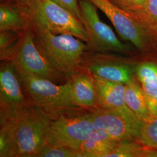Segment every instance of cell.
Returning <instances> with one entry per match:
<instances>
[{"label": "cell", "mask_w": 157, "mask_h": 157, "mask_svg": "<svg viewBox=\"0 0 157 157\" xmlns=\"http://www.w3.org/2000/svg\"><path fill=\"white\" fill-rule=\"evenodd\" d=\"M108 157H157V150L140 141L119 142Z\"/></svg>", "instance_id": "18"}, {"label": "cell", "mask_w": 157, "mask_h": 157, "mask_svg": "<svg viewBox=\"0 0 157 157\" xmlns=\"http://www.w3.org/2000/svg\"><path fill=\"white\" fill-rule=\"evenodd\" d=\"M19 76L29 106L43 113L50 120L66 112L82 109L76 107L71 100V80L63 84H58L47 78Z\"/></svg>", "instance_id": "3"}, {"label": "cell", "mask_w": 157, "mask_h": 157, "mask_svg": "<svg viewBox=\"0 0 157 157\" xmlns=\"http://www.w3.org/2000/svg\"><path fill=\"white\" fill-rule=\"evenodd\" d=\"M35 157H84V155L79 150L45 144Z\"/></svg>", "instance_id": "22"}, {"label": "cell", "mask_w": 157, "mask_h": 157, "mask_svg": "<svg viewBox=\"0 0 157 157\" xmlns=\"http://www.w3.org/2000/svg\"><path fill=\"white\" fill-rule=\"evenodd\" d=\"M1 2H12L20 4L30 7L33 0H0Z\"/></svg>", "instance_id": "26"}, {"label": "cell", "mask_w": 157, "mask_h": 157, "mask_svg": "<svg viewBox=\"0 0 157 157\" xmlns=\"http://www.w3.org/2000/svg\"><path fill=\"white\" fill-rule=\"evenodd\" d=\"M91 76L96 91L97 108L129 109L124 102L125 84Z\"/></svg>", "instance_id": "14"}, {"label": "cell", "mask_w": 157, "mask_h": 157, "mask_svg": "<svg viewBox=\"0 0 157 157\" xmlns=\"http://www.w3.org/2000/svg\"><path fill=\"white\" fill-rule=\"evenodd\" d=\"M70 94L76 107L91 111L97 108V96L92 76L81 72L71 80Z\"/></svg>", "instance_id": "15"}, {"label": "cell", "mask_w": 157, "mask_h": 157, "mask_svg": "<svg viewBox=\"0 0 157 157\" xmlns=\"http://www.w3.org/2000/svg\"><path fill=\"white\" fill-rule=\"evenodd\" d=\"M124 102L127 107L142 121L151 118L142 86L136 76L125 84Z\"/></svg>", "instance_id": "17"}, {"label": "cell", "mask_w": 157, "mask_h": 157, "mask_svg": "<svg viewBox=\"0 0 157 157\" xmlns=\"http://www.w3.org/2000/svg\"><path fill=\"white\" fill-rule=\"evenodd\" d=\"M112 23L120 37L133 45L141 57H157V29L109 0H89Z\"/></svg>", "instance_id": "2"}, {"label": "cell", "mask_w": 157, "mask_h": 157, "mask_svg": "<svg viewBox=\"0 0 157 157\" xmlns=\"http://www.w3.org/2000/svg\"><path fill=\"white\" fill-rule=\"evenodd\" d=\"M33 25L56 34H71L86 43L88 34L81 21L52 0H33L30 6Z\"/></svg>", "instance_id": "6"}, {"label": "cell", "mask_w": 157, "mask_h": 157, "mask_svg": "<svg viewBox=\"0 0 157 157\" xmlns=\"http://www.w3.org/2000/svg\"><path fill=\"white\" fill-rule=\"evenodd\" d=\"M91 112L95 129L119 142L139 140L143 121L129 109L96 108Z\"/></svg>", "instance_id": "10"}, {"label": "cell", "mask_w": 157, "mask_h": 157, "mask_svg": "<svg viewBox=\"0 0 157 157\" xmlns=\"http://www.w3.org/2000/svg\"><path fill=\"white\" fill-rule=\"evenodd\" d=\"M151 117L157 116V57H141L136 69Z\"/></svg>", "instance_id": "12"}, {"label": "cell", "mask_w": 157, "mask_h": 157, "mask_svg": "<svg viewBox=\"0 0 157 157\" xmlns=\"http://www.w3.org/2000/svg\"><path fill=\"white\" fill-rule=\"evenodd\" d=\"M0 157H15L14 121L0 122Z\"/></svg>", "instance_id": "20"}, {"label": "cell", "mask_w": 157, "mask_h": 157, "mask_svg": "<svg viewBox=\"0 0 157 157\" xmlns=\"http://www.w3.org/2000/svg\"><path fill=\"white\" fill-rule=\"evenodd\" d=\"M135 15L157 29V0H146L143 10Z\"/></svg>", "instance_id": "23"}, {"label": "cell", "mask_w": 157, "mask_h": 157, "mask_svg": "<svg viewBox=\"0 0 157 157\" xmlns=\"http://www.w3.org/2000/svg\"><path fill=\"white\" fill-rule=\"evenodd\" d=\"M29 106L19 74L11 61L0 67V122L14 121Z\"/></svg>", "instance_id": "11"}, {"label": "cell", "mask_w": 157, "mask_h": 157, "mask_svg": "<svg viewBox=\"0 0 157 157\" xmlns=\"http://www.w3.org/2000/svg\"><path fill=\"white\" fill-rule=\"evenodd\" d=\"M117 141L100 129H94L87 136L79 148L84 157H108L119 144Z\"/></svg>", "instance_id": "16"}, {"label": "cell", "mask_w": 157, "mask_h": 157, "mask_svg": "<svg viewBox=\"0 0 157 157\" xmlns=\"http://www.w3.org/2000/svg\"><path fill=\"white\" fill-rule=\"evenodd\" d=\"M139 141L157 150V116L143 121Z\"/></svg>", "instance_id": "21"}, {"label": "cell", "mask_w": 157, "mask_h": 157, "mask_svg": "<svg viewBox=\"0 0 157 157\" xmlns=\"http://www.w3.org/2000/svg\"><path fill=\"white\" fill-rule=\"evenodd\" d=\"M140 58V56H131L116 53L87 51L82 72L126 84L136 77Z\"/></svg>", "instance_id": "7"}, {"label": "cell", "mask_w": 157, "mask_h": 157, "mask_svg": "<svg viewBox=\"0 0 157 157\" xmlns=\"http://www.w3.org/2000/svg\"><path fill=\"white\" fill-rule=\"evenodd\" d=\"M23 32H0V59L1 61H11L19 45Z\"/></svg>", "instance_id": "19"}, {"label": "cell", "mask_w": 157, "mask_h": 157, "mask_svg": "<svg viewBox=\"0 0 157 157\" xmlns=\"http://www.w3.org/2000/svg\"><path fill=\"white\" fill-rule=\"evenodd\" d=\"M36 44L52 67L68 80L82 71L86 43L71 34L52 33L33 25Z\"/></svg>", "instance_id": "1"}, {"label": "cell", "mask_w": 157, "mask_h": 157, "mask_svg": "<svg viewBox=\"0 0 157 157\" xmlns=\"http://www.w3.org/2000/svg\"><path fill=\"white\" fill-rule=\"evenodd\" d=\"M50 121L30 106L14 120L15 157H35L45 145Z\"/></svg>", "instance_id": "8"}, {"label": "cell", "mask_w": 157, "mask_h": 157, "mask_svg": "<svg viewBox=\"0 0 157 157\" xmlns=\"http://www.w3.org/2000/svg\"><path fill=\"white\" fill-rule=\"evenodd\" d=\"M71 12L73 15L82 21L79 0H52Z\"/></svg>", "instance_id": "25"}, {"label": "cell", "mask_w": 157, "mask_h": 157, "mask_svg": "<svg viewBox=\"0 0 157 157\" xmlns=\"http://www.w3.org/2000/svg\"><path fill=\"white\" fill-rule=\"evenodd\" d=\"M112 3L134 14L140 13L144 8L146 0H109Z\"/></svg>", "instance_id": "24"}, {"label": "cell", "mask_w": 157, "mask_h": 157, "mask_svg": "<svg viewBox=\"0 0 157 157\" xmlns=\"http://www.w3.org/2000/svg\"><path fill=\"white\" fill-rule=\"evenodd\" d=\"M11 61L19 75L47 78L58 84H63L69 80L52 67L40 51L36 44L32 29L23 33Z\"/></svg>", "instance_id": "9"}, {"label": "cell", "mask_w": 157, "mask_h": 157, "mask_svg": "<svg viewBox=\"0 0 157 157\" xmlns=\"http://www.w3.org/2000/svg\"><path fill=\"white\" fill-rule=\"evenodd\" d=\"M33 17L30 7L20 4L1 2L0 32L32 30Z\"/></svg>", "instance_id": "13"}, {"label": "cell", "mask_w": 157, "mask_h": 157, "mask_svg": "<svg viewBox=\"0 0 157 157\" xmlns=\"http://www.w3.org/2000/svg\"><path fill=\"white\" fill-rule=\"evenodd\" d=\"M82 22L88 34L86 50L91 52H111L124 56H140L130 43H123L98 15L97 7L89 0H79Z\"/></svg>", "instance_id": "4"}, {"label": "cell", "mask_w": 157, "mask_h": 157, "mask_svg": "<svg viewBox=\"0 0 157 157\" xmlns=\"http://www.w3.org/2000/svg\"><path fill=\"white\" fill-rule=\"evenodd\" d=\"M95 129L90 110L78 109L50 120L45 134V144L78 150Z\"/></svg>", "instance_id": "5"}]
</instances>
